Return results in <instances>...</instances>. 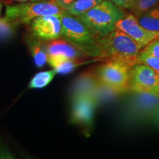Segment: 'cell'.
I'll return each instance as SVG.
<instances>
[{"instance_id":"cell-19","label":"cell","mask_w":159,"mask_h":159,"mask_svg":"<svg viewBox=\"0 0 159 159\" xmlns=\"http://www.w3.org/2000/svg\"><path fill=\"white\" fill-rule=\"evenodd\" d=\"M158 2L159 0H138L132 10L138 16L153 7Z\"/></svg>"},{"instance_id":"cell-7","label":"cell","mask_w":159,"mask_h":159,"mask_svg":"<svg viewBox=\"0 0 159 159\" xmlns=\"http://www.w3.org/2000/svg\"><path fill=\"white\" fill-rule=\"evenodd\" d=\"M115 29L124 32L136 41L141 49L159 37V33L145 29L137 21L134 15L125 16L115 25Z\"/></svg>"},{"instance_id":"cell-5","label":"cell","mask_w":159,"mask_h":159,"mask_svg":"<svg viewBox=\"0 0 159 159\" xmlns=\"http://www.w3.org/2000/svg\"><path fill=\"white\" fill-rule=\"evenodd\" d=\"M132 67L125 63L107 61L95 70L99 83L113 89L119 94L130 91L129 78Z\"/></svg>"},{"instance_id":"cell-26","label":"cell","mask_w":159,"mask_h":159,"mask_svg":"<svg viewBox=\"0 0 159 159\" xmlns=\"http://www.w3.org/2000/svg\"><path fill=\"white\" fill-rule=\"evenodd\" d=\"M16 1H19V2H26V1H29V0H16ZM31 1H35V0H31Z\"/></svg>"},{"instance_id":"cell-4","label":"cell","mask_w":159,"mask_h":159,"mask_svg":"<svg viewBox=\"0 0 159 159\" xmlns=\"http://www.w3.org/2000/svg\"><path fill=\"white\" fill-rule=\"evenodd\" d=\"M64 10L51 0L7 5L5 18L15 24H29L35 18L45 15H61Z\"/></svg>"},{"instance_id":"cell-18","label":"cell","mask_w":159,"mask_h":159,"mask_svg":"<svg viewBox=\"0 0 159 159\" xmlns=\"http://www.w3.org/2000/svg\"><path fill=\"white\" fill-rule=\"evenodd\" d=\"M16 25L7 18H0V39H10L14 34Z\"/></svg>"},{"instance_id":"cell-17","label":"cell","mask_w":159,"mask_h":159,"mask_svg":"<svg viewBox=\"0 0 159 159\" xmlns=\"http://www.w3.org/2000/svg\"><path fill=\"white\" fill-rule=\"evenodd\" d=\"M137 63H142L150 67L159 74V58L141 50L137 56Z\"/></svg>"},{"instance_id":"cell-2","label":"cell","mask_w":159,"mask_h":159,"mask_svg":"<svg viewBox=\"0 0 159 159\" xmlns=\"http://www.w3.org/2000/svg\"><path fill=\"white\" fill-rule=\"evenodd\" d=\"M125 16L122 8L109 0H103L76 18L88 27L97 40L114 30L116 23Z\"/></svg>"},{"instance_id":"cell-27","label":"cell","mask_w":159,"mask_h":159,"mask_svg":"<svg viewBox=\"0 0 159 159\" xmlns=\"http://www.w3.org/2000/svg\"><path fill=\"white\" fill-rule=\"evenodd\" d=\"M35 1H41V0H35Z\"/></svg>"},{"instance_id":"cell-20","label":"cell","mask_w":159,"mask_h":159,"mask_svg":"<svg viewBox=\"0 0 159 159\" xmlns=\"http://www.w3.org/2000/svg\"><path fill=\"white\" fill-rule=\"evenodd\" d=\"M142 50L146 52L148 54L159 58V37L149 43Z\"/></svg>"},{"instance_id":"cell-13","label":"cell","mask_w":159,"mask_h":159,"mask_svg":"<svg viewBox=\"0 0 159 159\" xmlns=\"http://www.w3.org/2000/svg\"><path fill=\"white\" fill-rule=\"evenodd\" d=\"M136 19L145 29L159 33V7L149 9L137 16Z\"/></svg>"},{"instance_id":"cell-12","label":"cell","mask_w":159,"mask_h":159,"mask_svg":"<svg viewBox=\"0 0 159 159\" xmlns=\"http://www.w3.org/2000/svg\"><path fill=\"white\" fill-rule=\"evenodd\" d=\"M27 44L35 66L39 68H42L47 62V49L45 47V41L37 39L30 33V35L27 38Z\"/></svg>"},{"instance_id":"cell-15","label":"cell","mask_w":159,"mask_h":159,"mask_svg":"<svg viewBox=\"0 0 159 159\" xmlns=\"http://www.w3.org/2000/svg\"><path fill=\"white\" fill-rule=\"evenodd\" d=\"M102 1L103 0H75L74 2L66 7L64 11L73 16H78Z\"/></svg>"},{"instance_id":"cell-24","label":"cell","mask_w":159,"mask_h":159,"mask_svg":"<svg viewBox=\"0 0 159 159\" xmlns=\"http://www.w3.org/2000/svg\"><path fill=\"white\" fill-rule=\"evenodd\" d=\"M2 11V4L1 2H0V16H1Z\"/></svg>"},{"instance_id":"cell-21","label":"cell","mask_w":159,"mask_h":159,"mask_svg":"<svg viewBox=\"0 0 159 159\" xmlns=\"http://www.w3.org/2000/svg\"><path fill=\"white\" fill-rule=\"evenodd\" d=\"M122 9H132L138 0H109Z\"/></svg>"},{"instance_id":"cell-25","label":"cell","mask_w":159,"mask_h":159,"mask_svg":"<svg viewBox=\"0 0 159 159\" xmlns=\"http://www.w3.org/2000/svg\"><path fill=\"white\" fill-rule=\"evenodd\" d=\"M157 75V79H158V87H159V74L158 73H156Z\"/></svg>"},{"instance_id":"cell-10","label":"cell","mask_w":159,"mask_h":159,"mask_svg":"<svg viewBox=\"0 0 159 159\" xmlns=\"http://www.w3.org/2000/svg\"><path fill=\"white\" fill-rule=\"evenodd\" d=\"M48 57H66L83 62L89 56L75 44L64 39H56L45 41Z\"/></svg>"},{"instance_id":"cell-9","label":"cell","mask_w":159,"mask_h":159,"mask_svg":"<svg viewBox=\"0 0 159 159\" xmlns=\"http://www.w3.org/2000/svg\"><path fill=\"white\" fill-rule=\"evenodd\" d=\"M97 103L91 94H84L72 99L71 122L89 125L93 122Z\"/></svg>"},{"instance_id":"cell-1","label":"cell","mask_w":159,"mask_h":159,"mask_svg":"<svg viewBox=\"0 0 159 159\" xmlns=\"http://www.w3.org/2000/svg\"><path fill=\"white\" fill-rule=\"evenodd\" d=\"M99 57L114 61L133 67L137 64L140 47L131 38L119 30L114 29L105 37L97 40Z\"/></svg>"},{"instance_id":"cell-11","label":"cell","mask_w":159,"mask_h":159,"mask_svg":"<svg viewBox=\"0 0 159 159\" xmlns=\"http://www.w3.org/2000/svg\"><path fill=\"white\" fill-rule=\"evenodd\" d=\"M99 84L95 71H87L77 77L71 90V99L84 94L92 95Z\"/></svg>"},{"instance_id":"cell-6","label":"cell","mask_w":159,"mask_h":159,"mask_svg":"<svg viewBox=\"0 0 159 159\" xmlns=\"http://www.w3.org/2000/svg\"><path fill=\"white\" fill-rule=\"evenodd\" d=\"M130 91L144 92L159 96V87L156 72L148 66L137 63L130 71Z\"/></svg>"},{"instance_id":"cell-16","label":"cell","mask_w":159,"mask_h":159,"mask_svg":"<svg viewBox=\"0 0 159 159\" xmlns=\"http://www.w3.org/2000/svg\"><path fill=\"white\" fill-rule=\"evenodd\" d=\"M57 74L55 69L52 70L40 71L34 75L29 83L30 89H43L48 85L52 80L54 79L55 75Z\"/></svg>"},{"instance_id":"cell-8","label":"cell","mask_w":159,"mask_h":159,"mask_svg":"<svg viewBox=\"0 0 159 159\" xmlns=\"http://www.w3.org/2000/svg\"><path fill=\"white\" fill-rule=\"evenodd\" d=\"M30 33L45 41L61 38V15H45L35 18L30 22Z\"/></svg>"},{"instance_id":"cell-23","label":"cell","mask_w":159,"mask_h":159,"mask_svg":"<svg viewBox=\"0 0 159 159\" xmlns=\"http://www.w3.org/2000/svg\"><path fill=\"white\" fill-rule=\"evenodd\" d=\"M155 119H156V121L159 124V105L158 108L156 110V113H155Z\"/></svg>"},{"instance_id":"cell-14","label":"cell","mask_w":159,"mask_h":159,"mask_svg":"<svg viewBox=\"0 0 159 159\" xmlns=\"http://www.w3.org/2000/svg\"><path fill=\"white\" fill-rule=\"evenodd\" d=\"M47 62L56 71L57 74H68L76 68L80 61H75L66 57H48Z\"/></svg>"},{"instance_id":"cell-3","label":"cell","mask_w":159,"mask_h":159,"mask_svg":"<svg viewBox=\"0 0 159 159\" xmlns=\"http://www.w3.org/2000/svg\"><path fill=\"white\" fill-rule=\"evenodd\" d=\"M61 37L81 49L88 56L99 57L97 39L83 22L66 13L61 15Z\"/></svg>"},{"instance_id":"cell-22","label":"cell","mask_w":159,"mask_h":159,"mask_svg":"<svg viewBox=\"0 0 159 159\" xmlns=\"http://www.w3.org/2000/svg\"><path fill=\"white\" fill-rule=\"evenodd\" d=\"M53 2H55L56 5H57L59 7L64 10L66 7H67L71 3L74 2L75 0H51Z\"/></svg>"}]
</instances>
